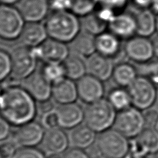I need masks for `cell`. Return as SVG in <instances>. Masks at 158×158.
I'll return each instance as SVG.
<instances>
[{
    "mask_svg": "<svg viewBox=\"0 0 158 158\" xmlns=\"http://www.w3.org/2000/svg\"><path fill=\"white\" fill-rule=\"evenodd\" d=\"M0 115L11 126L18 127L34 119L38 113L34 98L22 85L2 89Z\"/></svg>",
    "mask_w": 158,
    "mask_h": 158,
    "instance_id": "cell-1",
    "label": "cell"
},
{
    "mask_svg": "<svg viewBox=\"0 0 158 158\" xmlns=\"http://www.w3.org/2000/svg\"><path fill=\"white\" fill-rule=\"evenodd\" d=\"M48 38L69 44L81 31V20L70 10L52 11L45 22Z\"/></svg>",
    "mask_w": 158,
    "mask_h": 158,
    "instance_id": "cell-2",
    "label": "cell"
},
{
    "mask_svg": "<svg viewBox=\"0 0 158 158\" xmlns=\"http://www.w3.org/2000/svg\"><path fill=\"white\" fill-rule=\"evenodd\" d=\"M84 111V124L95 132L109 129L114 125L116 116V110L105 98L87 104Z\"/></svg>",
    "mask_w": 158,
    "mask_h": 158,
    "instance_id": "cell-3",
    "label": "cell"
},
{
    "mask_svg": "<svg viewBox=\"0 0 158 158\" xmlns=\"http://www.w3.org/2000/svg\"><path fill=\"white\" fill-rule=\"evenodd\" d=\"M99 153L107 158H125L129 149L128 138L114 129L100 132L96 139Z\"/></svg>",
    "mask_w": 158,
    "mask_h": 158,
    "instance_id": "cell-4",
    "label": "cell"
},
{
    "mask_svg": "<svg viewBox=\"0 0 158 158\" xmlns=\"http://www.w3.org/2000/svg\"><path fill=\"white\" fill-rule=\"evenodd\" d=\"M132 106L142 111L151 108L157 97V90L153 81L143 76H138L128 88Z\"/></svg>",
    "mask_w": 158,
    "mask_h": 158,
    "instance_id": "cell-5",
    "label": "cell"
},
{
    "mask_svg": "<svg viewBox=\"0 0 158 158\" xmlns=\"http://www.w3.org/2000/svg\"><path fill=\"white\" fill-rule=\"evenodd\" d=\"M10 55L11 77L22 81L36 71L38 60L32 48L21 45L15 47Z\"/></svg>",
    "mask_w": 158,
    "mask_h": 158,
    "instance_id": "cell-6",
    "label": "cell"
},
{
    "mask_svg": "<svg viewBox=\"0 0 158 158\" xmlns=\"http://www.w3.org/2000/svg\"><path fill=\"white\" fill-rule=\"evenodd\" d=\"M113 127L128 139H134L146 128L143 112L134 107L119 111Z\"/></svg>",
    "mask_w": 158,
    "mask_h": 158,
    "instance_id": "cell-7",
    "label": "cell"
},
{
    "mask_svg": "<svg viewBox=\"0 0 158 158\" xmlns=\"http://www.w3.org/2000/svg\"><path fill=\"white\" fill-rule=\"evenodd\" d=\"M25 23L16 7L0 5V38L8 41L19 39Z\"/></svg>",
    "mask_w": 158,
    "mask_h": 158,
    "instance_id": "cell-8",
    "label": "cell"
},
{
    "mask_svg": "<svg viewBox=\"0 0 158 158\" xmlns=\"http://www.w3.org/2000/svg\"><path fill=\"white\" fill-rule=\"evenodd\" d=\"M158 153V131L146 128L129 142V153L126 157H146ZM125 157V158H126Z\"/></svg>",
    "mask_w": 158,
    "mask_h": 158,
    "instance_id": "cell-9",
    "label": "cell"
},
{
    "mask_svg": "<svg viewBox=\"0 0 158 158\" xmlns=\"http://www.w3.org/2000/svg\"><path fill=\"white\" fill-rule=\"evenodd\" d=\"M123 48L127 58L135 63H147L155 57L153 41L148 38L134 35L127 40Z\"/></svg>",
    "mask_w": 158,
    "mask_h": 158,
    "instance_id": "cell-10",
    "label": "cell"
},
{
    "mask_svg": "<svg viewBox=\"0 0 158 158\" xmlns=\"http://www.w3.org/2000/svg\"><path fill=\"white\" fill-rule=\"evenodd\" d=\"M32 49L38 60L45 63H62L70 53L67 44L50 38Z\"/></svg>",
    "mask_w": 158,
    "mask_h": 158,
    "instance_id": "cell-11",
    "label": "cell"
},
{
    "mask_svg": "<svg viewBox=\"0 0 158 158\" xmlns=\"http://www.w3.org/2000/svg\"><path fill=\"white\" fill-rule=\"evenodd\" d=\"M44 133L43 126L32 121L17 127L11 139L19 148L33 147L41 143Z\"/></svg>",
    "mask_w": 158,
    "mask_h": 158,
    "instance_id": "cell-12",
    "label": "cell"
},
{
    "mask_svg": "<svg viewBox=\"0 0 158 158\" xmlns=\"http://www.w3.org/2000/svg\"><path fill=\"white\" fill-rule=\"evenodd\" d=\"M76 85L78 98L83 103L89 104L103 98L105 87L97 78L86 74L77 81Z\"/></svg>",
    "mask_w": 158,
    "mask_h": 158,
    "instance_id": "cell-13",
    "label": "cell"
},
{
    "mask_svg": "<svg viewBox=\"0 0 158 158\" xmlns=\"http://www.w3.org/2000/svg\"><path fill=\"white\" fill-rule=\"evenodd\" d=\"M22 86L36 101L48 99L51 97L52 84L47 80L41 71H36L22 81Z\"/></svg>",
    "mask_w": 158,
    "mask_h": 158,
    "instance_id": "cell-14",
    "label": "cell"
},
{
    "mask_svg": "<svg viewBox=\"0 0 158 158\" xmlns=\"http://www.w3.org/2000/svg\"><path fill=\"white\" fill-rule=\"evenodd\" d=\"M15 7L25 22H41L48 15V0H20Z\"/></svg>",
    "mask_w": 158,
    "mask_h": 158,
    "instance_id": "cell-15",
    "label": "cell"
},
{
    "mask_svg": "<svg viewBox=\"0 0 158 158\" xmlns=\"http://www.w3.org/2000/svg\"><path fill=\"white\" fill-rule=\"evenodd\" d=\"M108 31L121 40H128L137 35V24L134 15L121 12L116 14L109 21Z\"/></svg>",
    "mask_w": 158,
    "mask_h": 158,
    "instance_id": "cell-16",
    "label": "cell"
},
{
    "mask_svg": "<svg viewBox=\"0 0 158 158\" xmlns=\"http://www.w3.org/2000/svg\"><path fill=\"white\" fill-rule=\"evenodd\" d=\"M87 74L106 81L112 77L114 68V60L95 52L85 58Z\"/></svg>",
    "mask_w": 158,
    "mask_h": 158,
    "instance_id": "cell-17",
    "label": "cell"
},
{
    "mask_svg": "<svg viewBox=\"0 0 158 158\" xmlns=\"http://www.w3.org/2000/svg\"><path fill=\"white\" fill-rule=\"evenodd\" d=\"M41 143L47 156L61 155L69 146L68 136L60 128L46 130Z\"/></svg>",
    "mask_w": 158,
    "mask_h": 158,
    "instance_id": "cell-18",
    "label": "cell"
},
{
    "mask_svg": "<svg viewBox=\"0 0 158 158\" xmlns=\"http://www.w3.org/2000/svg\"><path fill=\"white\" fill-rule=\"evenodd\" d=\"M121 40L107 30L95 36V52L114 60L122 49Z\"/></svg>",
    "mask_w": 158,
    "mask_h": 158,
    "instance_id": "cell-19",
    "label": "cell"
},
{
    "mask_svg": "<svg viewBox=\"0 0 158 158\" xmlns=\"http://www.w3.org/2000/svg\"><path fill=\"white\" fill-rule=\"evenodd\" d=\"M48 38L45 24L41 22H26L20 40L22 45L29 48L40 46Z\"/></svg>",
    "mask_w": 158,
    "mask_h": 158,
    "instance_id": "cell-20",
    "label": "cell"
},
{
    "mask_svg": "<svg viewBox=\"0 0 158 158\" xmlns=\"http://www.w3.org/2000/svg\"><path fill=\"white\" fill-rule=\"evenodd\" d=\"M56 110L59 114L61 128L72 129L84 121V110L76 103L59 105L56 107Z\"/></svg>",
    "mask_w": 158,
    "mask_h": 158,
    "instance_id": "cell-21",
    "label": "cell"
},
{
    "mask_svg": "<svg viewBox=\"0 0 158 158\" xmlns=\"http://www.w3.org/2000/svg\"><path fill=\"white\" fill-rule=\"evenodd\" d=\"M51 97L59 105L75 103L78 98L77 85L74 81L64 78L52 85Z\"/></svg>",
    "mask_w": 158,
    "mask_h": 158,
    "instance_id": "cell-22",
    "label": "cell"
},
{
    "mask_svg": "<svg viewBox=\"0 0 158 158\" xmlns=\"http://www.w3.org/2000/svg\"><path fill=\"white\" fill-rule=\"evenodd\" d=\"M86 124L80 125L70 129L68 135L69 146L71 148L84 149L91 146L96 141V135Z\"/></svg>",
    "mask_w": 158,
    "mask_h": 158,
    "instance_id": "cell-23",
    "label": "cell"
},
{
    "mask_svg": "<svg viewBox=\"0 0 158 158\" xmlns=\"http://www.w3.org/2000/svg\"><path fill=\"white\" fill-rule=\"evenodd\" d=\"M70 52L87 58L95 52V36L81 29L69 43Z\"/></svg>",
    "mask_w": 158,
    "mask_h": 158,
    "instance_id": "cell-24",
    "label": "cell"
},
{
    "mask_svg": "<svg viewBox=\"0 0 158 158\" xmlns=\"http://www.w3.org/2000/svg\"><path fill=\"white\" fill-rule=\"evenodd\" d=\"M137 24V35L150 38L156 32L157 15L151 8L139 10L134 15Z\"/></svg>",
    "mask_w": 158,
    "mask_h": 158,
    "instance_id": "cell-25",
    "label": "cell"
},
{
    "mask_svg": "<svg viewBox=\"0 0 158 158\" xmlns=\"http://www.w3.org/2000/svg\"><path fill=\"white\" fill-rule=\"evenodd\" d=\"M80 20L81 29L94 36L108 30L109 20L98 8L94 12L81 18Z\"/></svg>",
    "mask_w": 158,
    "mask_h": 158,
    "instance_id": "cell-26",
    "label": "cell"
},
{
    "mask_svg": "<svg viewBox=\"0 0 158 158\" xmlns=\"http://www.w3.org/2000/svg\"><path fill=\"white\" fill-rule=\"evenodd\" d=\"M66 77L72 81H78L86 73L85 58L76 53L70 52L63 62Z\"/></svg>",
    "mask_w": 158,
    "mask_h": 158,
    "instance_id": "cell-27",
    "label": "cell"
},
{
    "mask_svg": "<svg viewBox=\"0 0 158 158\" xmlns=\"http://www.w3.org/2000/svg\"><path fill=\"white\" fill-rule=\"evenodd\" d=\"M137 77V69L132 64L122 62L114 66L112 78L119 87L128 88Z\"/></svg>",
    "mask_w": 158,
    "mask_h": 158,
    "instance_id": "cell-28",
    "label": "cell"
},
{
    "mask_svg": "<svg viewBox=\"0 0 158 158\" xmlns=\"http://www.w3.org/2000/svg\"><path fill=\"white\" fill-rule=\"evenodd\" d=\"M107 100L116 110L122 111L132 107L130 96L128 89L123 87H117L109 92Z\"/></svg>",
    "mask_w": 158,
    "mask_h": 158,
    "instance_id": "cell-29",
    "label": "cell"
},
{
    "mask_svg": "<svg viewBox=\"0 0 158 158\" xmlns=\"http://www.w3.org/2000/svg\"><path fill=\"white\" fill-rule=\"evenodd\" d=\"M41 71L52 85L66 78L63 63H45Z\"/></svg>",
    "mask_w": 158,
    "mask_h": 158,
    "instance_id": "cell-30",
    "label": "cell"
},
{
    "mask_svg": "<svg viewBox=\"0 0 158 158\" xmlns=\"http://www.w3.org/2000/svg\"><path fill=\"white\" fill-rule=\"evenodd\" d=\"M70 11L79 18L94 12L99 5V0H70Z\"/></svg>",
    "mask_w": 158,
    "mask_h": 158,
    "instance_id": "cell-31",
    "label": "cell"
},
{
    "mask_svg": "<svg viewBox=\"0 0 158 158\" xmlns=\"http://www.w3.org/2000/svg\"><path fill=\"white\" fill-rule=\"evenodd\" d=\"M11 61L10 53L0 49V82H3L11 75Z\"/></svg>",
    "mask_w": 158,
    "mask_h": 158,
    "instance_id": "cell-32",
    "label": "cell"
},
{
    "mask_svg": "<svg viewBox=\"0 0 158 158\" xmlns=\"http://www.w3.org/2000/svg\"><path fill=\"white\" fill-rule=\"evenodd\" d=\"M130 0H99V6L114 14L124 11Z\"/></svg>",
    "mask_w": 158,
    "mask_h": 158,
    "instance_id": "cell-33",
    "label": "cell"
},
{
    "mask_svg": "<svg viewBox=\"0 0 158 158\" xmlns=\"http://www.w3.org/2000/svg\"><path fill=\"white\" fill-rule=\"evenodd\" d=\"M41 125L46 130L61 128L60 120H59V114L56 110V108L54 110L43 115L41 119Z\"/></svg>",
    "mask_w": 158,
    "mask_h": 158,
    "instance_id": "cell-34",
    "label": "cell"
},
{
    "mask_svg": "<svg viewBox=\"0 0 158 158\" xmlns=\"http://www.w3.org/2000/svg\"><path fill=\"white\" fill-rule=\"evenodd\" d=\"M18 149L11 138L0 142V158H13Z\"/></svg>",
    "mask_w": 158,
    "mask_h": 158,
    "instance_id": "cell-35",
    "label": "cell"
},
{
    "mask_svg": "<svg viewBox=\"0 0 158 158\" xmlns=\"http://www.w3.org/2000/svg\"><path fill=\"white\" fill-rule=\"evenodd\" d=\"M13 158H47L41 151L33 147L20 148Z\"/></svg>",
    "mask_w": 158,
    "mask_h": 158,
    "instance_id": "cell-36",
    "label": "cell"
},
{
    "mask_svg": "<svg viewBox=\"0 0 158 158\" xmlns=\"http://www.w3.org/2000/svg\"><path fill=\"white\" fill-rule=\"evenodd\" d=\"M142 112L143 117H144L146 128H156L158 122V112L156 110L151 108Z\"/></svg>",
    "mask_w": 158,
    "mask_h": 158,
    "instance_id": "cell-37",
    "label": "cell"
},
{
    "mask_svg": "<svg viewBox=\"0 0 158 158\" xmlns=\"http://www.w3.org/2000/svg\"><path fill=\"white\" fill-rule=\"evenodd\" d=\"M48 2L50 9L52 11H70V0H48Z\"/></svg>",
    "mask_w": 158,
    "mask_h": 158,
    "instance_id": "cell-38",
    "label": "cell"
},
{
    "mask_svg": "<svg viewBox=\"0 0 158 158\" xmlns=\"http://www.w3.org/2000/svg\"><path fill=\"white\" fill-rule=\"evenodd\" d=\"M37 106V111L39 114L43 115L45 114L54 110L56 108L54 101L51 100V98L48 99L37 101L36 103Z\"/></svg>",
    "mask_w": 158,
    "mask_h": 158,
    "instance_id": "cell-39",
    "label": "cell"
},
{
    "mask_svg": "<svg viewBox=\"0 0 158 158\" xmlns=\"http://www.w3.org/2000/svg\"><path fill=\"white\" fill-rule=\"evenodd\" d=\"M61 158H91L82 149L71 148L61 154Z\"/></svg>",
    "mask_w": 158,
    "mask_h": 158,
    "instance_id": "cell-40",
    "label": "cell"
},
{
    "mask_svg": "<svg viewBox=\"0 0 158 158\" xmlns=\"http://www.w3.org/2000/svg\"><path fill=\"white\" fill-rule=\"evenodd\" d=\"M11 124L0 115V142L8 139L11 135Z\"/></svg>",
    "mask_w": 158,
    "mask_h": 158,
    "instance_id": "cell-41",
    "label": "cell"
},
{
    "mask_svg": "<svg viewBox=\"0 0 158 158\" xmlns=\"http://www.w3.org/2000/svg\"><path fill=\"white\" fill-rule=\"evenodd\" d=\"M130 1L138 9L142 10L150 8L153 0H130Z\"/></svg>",
    "mask_w": 158,
    "mask_h": 158,
    "instance_id": "cell-42",
    "label": "cell"
},
{
    "mask_svg": "<svg viewBox=\"0 0 158 158\" xmlns=\"http://www.w3.org/2000/svg\"><path fill=\"white\" fill-rule=\"evenodd\" d=\"M153 48H154V54L155 57L158 59V35L156 36L153 40Z\"/></svg>",
    "mask_w": 158,
    "mask_h": 158,
    "instance_id": "cell-43",
    "label": "cell"
},
{
    "mask_svg": "<svg viewBox=\"0 0 158 158\" xmlns=\"http://www.w3.org/2000/svg\"><path fill=\"white\" fill-rule=\"evenodd\" d=\"M150 8L157 15H158V0H153Z\"/></svg>",
    "mask_w": 158,
    "mask_h": 158,
    "instance_id": "cell-44",
    "label": "cell"
},
{
    "mask_svg": "<svg viewBox=\"0 0 158 158\" xmlns=\"http://www.w3.org/2000/svg\"><path fill=\"white\" fill-rule=\"evenodd\" d=\"M20 0H0V3H1V4L13 6L16 4Z\"/></svg>",
    "mask_w": 158,
    "mask_h": 158,
    "instance_id": "cell-45",
    "label": "cell"
},
{
    "mask_svg": "<svg viewBox=\"0 0 158 158\" xmlns=\"http://www.w3.org/2000/svg\"><path fill=\"white\" fill-rule=\"evenodd\" d=\"M47 158H61V155H50Z\"/></svg>",
    "mask_w": 158,
    "mask_h": 158,
    "instance_id": "cell-46",
    "label": "cell"
},
{
    "mask_svg": "<svg viewBox=\"0 0 158 158\" xmlns=\"http://www.w3.org/2000/svg\"><path fill=\"white\" fill-rule=\"evenodd\" d=\"M92 158H107V157L103 156H102V155H100V154H98V155H97V156H95L94 157H93Z\"/></svg>",
    "mask_w": 158,
    "mask_h": 158,
    "instance_id": "cell-47",
    "label": "cell"
},
{
    "mask_svg": "<svg viewBox=\"0 0 158 158\" xmlns=\"http://www.w3.org/2000/svg\"><path fill=\"white\" fill-rule=\"evenodd\" d=\"M156 32L158 33V15H157V22H156Z\"/></svg>",
    "mask_w": 158,
    "mask_h": 158,
    "instance_id": "cell-48",
    "label": "cell"
},
{
    "mask_svg": "<svg viewBox=\"0 0 158 158\" xmlns=\"http://www.w3.org/2000/svg\"><path fill=\"white\" fill-rule=\"evenodd\" d=\"M154 83H157L158 84V76L157 77H156V78H155V80H154Z\"/></svg>",
    "mask_w": 158,
    "mask_h": 158,
    "instance_id": "cell-49",
    "label": "cell"
},
{
    "mask_svg": "<svg viewBox=\"0 0 158 158\" xmlns=\"http://www.w3.org/2000/svg\"><path fill=\"white\" fill-rule=\"evenodd\" d=\"M2 92H3L2 88V87L0 86V98H1V96H2Z\"/></svg>",
    "mask_w": 158,
    "mask_h": 158,
    "instance_id": "cell-50",
    "label": "cell"
},
{
    "mask_svg": "<svg viewBox=\"0 0 158 158\" xmlns=\"http://www.w3.org/2000/svg\"><path fill=\"white\" fill-rule=\"evenodd\" d=\"M156 129L157 131H158V122H157V126H156Z\"/></svg>",
    "mask_w": 158,
    "mask_h": 158,
    "instance_id": "cell-51",
    "label": "cell"
},
{
    "mask_svg": "<svg viewBox=\"0 0 158 158\" xmlns=\"http://www.w3.org/2000/svg\"><path fill=\"white\" fill-rule=\"evenodd\" d=\"M133 158H147V157H133Z\"/></svg>",
    "mask_w": 158,
    "mask_h": 158,
    "instance_id": "cell-52",
    "label": "cell"
},
{
    "mask_svg": "<svg viewBox=\"0 0 158 158\" xmlns=\"http://www.w3.org/2000/svg\"><path fill=\"white\" fill-rule=\"evenodd\" d=\"M0 5H1V3H0Z\"/></svg>",
    "mask_w": 158,
    "mask_h": 158,
    "instance_id": "cell-53",
    "label": "cell"
}]
</instances>
